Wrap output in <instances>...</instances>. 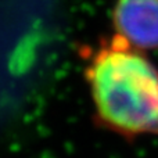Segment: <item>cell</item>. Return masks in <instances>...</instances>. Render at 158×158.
<instances>
[{
	"label": "cell",
	"instance_id": "obj_1",
	"mask_svg": "<svg viewBox=\"0 0 158 158\" xmlns=\"http://www.w3.org/2000/svg\"><path fill=\"white\" fill-rule=\"evenodd\" d=\"M96 122L133 139L158 135V69L143 50L115 33L86 67Z\"/></svg>",
	"mask_w": 158,
	"mask_h": 158
},
{
	"label": "cell",
	"instance_id": "obj_2",
	"mask_svg": "<svg viewBox=\"0 0 158 158\" xmlns=\"http://www.w3.org/2000/svg\"><path fill=\"white\" fill-rule=\"evenodd\" d=\"M112 21L117 35L133 47L158 49V0H117Z\"/></svg>",
	"mask_w": 158,
	"mask_h": 158
}]
</instances>
